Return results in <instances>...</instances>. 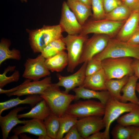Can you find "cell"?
<instances>
[{
    "mask_svg": "<svg viewBox=\"0 0 139 139\" xmlns=\"http://www.w3.org/2000/svg\"><path fill=\"white\" fill-rule=\"evenodd\" d=\"M127 42L132 45H139V29L138 28Z\"/></svg>",
    "mask_w": 139,
    "mask_h": 139,
    "instance_id": "obj_39",
    "label": "cell"
},
{
    "mask_svg": "<svg viewBox=\"0 0 139 139\" xmlns=\"http://www.w3.org/2000/svg\"><path fill=\"white\" fill-rule=\"evenodd\" d=\"M38 139H51V138L47 135H41L38 136Z\"/></svg>",
    "mask_w": 139,
    "mask_h": 139,
    "instance_id": "obj_45",
    "label": "cell"
},
{
    "mask_svg": "<svg viewBox=\"0 0 139 139\" xmlns=\"http://www.w3.org/2000/svg\"><path fill=\"white\" fill-rule=\"evenodd\" d=\"M127 57L139 59V45H132L116 38H110L105 49L93 58L101 61L107 58Z\"/></svg>",
    "mask_w": 139,
    "mask_h": 139,
    "instance_id": "obj_2",
    "label": "cell"
},
{
    "mask_svg": "<svg viewBox=\"0 0 139 139\" xmlns=\"http://www.w3.org/2000/svg\"><path fill=\"white\" fill-rule=\"evenodd\" d=\"M105 105L100 101L88 100L80 101L70 104L65 114L78 118L97 116H103Z\"/></svg>",
    "mask_w": 139,
    "mask_h": 139,
    "instance_id": "obj_8",
    "label": "cell"
},
{
    "mask_svg": "<svg viewBox=\"0 0 139 139\" xmlns=\"http://www.w3.org/2000/svg\"><path fill=\"white\" fill-rule=\"evenodd\" d=\"M123 2L132 11L139 10V0H125Z\"/></svg>",
    "mask_w": 139,
    "mask_h": 139,
    "instance_id": "obj_38",
    "label": "cell"
},
{
    "mask_svg": "<svg viewBox=\"0 0 139 139\" xmlns=\"http://www.w3.org/2000/svg\"><path fill=\"white\" fill-rule=\"evenodd\" d=\"M62 139H84L81 136L77 128L76 124L74 125L66 133Z\"/></svg>",
    "mask_w": 139,
    "mask_h": 139,
    "instance_id": "obj_37",
    "label": "cell"
},
{
    "mask_svg": "<svg viewBox=\"0 0 139 139\" xmlns=\"http://www.w3.org/2000/svg\"><path fill=\"white\" fill-rule=\"evenodd\" d=\"M101 117L91 116L80 118L77 120L76 125L81 136L86 138L92 134L105 127V125Z\"/></svg>",
    "mask_w": 139,
    "mask_h": 139,
    "instance_id": "obj_12",
    "label": "cell"
},
{
    "mask_svg": "<svg viewBox=\"0 0 139 139\" xmlns=\"http://www.w3.org/2000/svg\"><path fill=\"white\" fill-rule=\"evenodd\" d=\"M44 122L47 135L51 139H56L59 129V117L52 112Z\"/></svg>",
    "mask_w": 139,
    "mask_h": 139,
    "instance_id": "obj_27",
    "label": "cell"
},
{
    "mask_svg": "<svg viewBox=\"0 0 139 139\" xmlns=\"http://www.w3.org/2000/svg\"><path fill=\"white\" fill-rule=\"evenodd\" d=\"M138 78L134 75L130 76L128 81L123 88V94L120 100L127 103L129 101L136 105H139V99L137 97L135 91Z\"/></svg>",
    "mask_w": 139,
    "mask_h": 139,
    "instance_id": "obj_21",
    "label": "cell"
},
{
    "mask_svg": "<svg viewBox=\"0 0 139 139\" xmlns=\"http://www.w3.org/2000/svg\"><path fill=\"white\" fill-rule=\"evenodd\" d=\"M87 5L91 7L92 0H78Z\"/></svg>",
    "mask_w": 139,
    "mask_h": 139,
    "instance_id": "obj_43",
    "label": "cell"
},
{
    "mask_svg": "<svg viewBox=\"0 0 139 139\" xmlns=\"http://www.w3.org/2000/svg\"><path fill=\"white\" fill-rule=\"evenodd\" d=\"M27 30L29 34L30 45L34 53H41L50 42L63 37V31L59 24L44 25L40 29Z\"/></svg>",
    "mask_w": 139,
    "mask_h": 139,
    "instance_id": "obj_3",
    "label": "cell"
},
{
    "mask_svg": "<svg viewBox=\"0 0 139 139\" xmlns=\"http://www.w3.org/2000/svg\"><path fill=\"white\" fill-rule=\"evenodd\" d=\"M130 139H139V126H135Z\"/></svg>",
    "mask_w": 139,
    "mask_h": 139,
    "instance_id": "obj_42",
    "label": "cell"
},
{
    "mask_svg": "<svg viewBox=\"0 0 139 139\" xmlns=\"http://www.w3.org/2000/svg\"><path fill=\"white\" fill-rule=\"evenodd\" d=\"M123 2L125 0H121Z\"/></svg>",
    "mask_w": 139,
    "mask_h": 139,
    "instance_id": "obj_48",
    "label": "cell"
},
{
    "mask_svg": "<svg viewBox=\"0 0 139 139\" xmlns=\"http://www.w3.org/2000/svg\"><path fill=\"white\" fill-rule=\"evenodd\" d=\"M19 135L21 139H32L27 136L25 134H23V133H21Z\"/></svg>",
    "mask_w": 139,
    "mask_h": 139,
    "instance_id": "obj_44",
    "label": "cell"
},
{
    "mask_svg": "<svg viewBox=\"0 0 139 139\" xmlns=\"http://www.w3.org/2000/svg\"><path fill=\"white\" fill-rule=\"evenodd\" d=\"M68 63L67 54L65 51L46 59L45 61L47 67L51 72H61L68 65Z\"/></svg>",
    "mask_w": 139,
    "mask_h": 139,
    "instance_id": "obj_24",
    "label": "cell"
},
{
    "mask_svg": "<svg viewBox=\"0 0 139 139\" xmlns=\"http://www.w3.org/2000/svg\"><path fill=\"white\" fill-rule=\"evenodd\" d=\"M43 99L40 95L38 94L28 95L24 99L21 100L19 97L11 99L6 101L0 103V115L4 110H8L21 104L29 105L33 107Z\"/></svg>",
    "mask_w": 139,
    "mask_h": 139,
    "instance_id": "obj_22",
    "label": "cell"
},
{
    "mask_svg": "<svg viewBox=\"0 0 139 139\" xmlns=\"http://www.w3.org/2000/svg\"><path fill=\"white\" fill-rule=\"evenodd\" d=\"M136 91L138 93L139 95V82L137 83L136 84Z\"/></svg>",
    "mask_w": 139,
    "mask_h": 139,
    "instance_id": "obj_46",
    "label": "cell"
},
{
    "mask_svg": "<svg viewBox=\"0 0 139 139\" xmlns=\"http://www.w3.org/2000/svg\"><path fill=\"white\" fill-rule=\"evenodd\" d=\"M11 43L8 40L3 39L0 43V64L5 60L8 59L17 60L20 59L21 56L20 51L13 49L10 50L9 47Z\"/></svg>",
    "mask_w": 139,
    "mask_h": 139,
    "instance_id": "obj_26",
    "label": "cell"
},
{
    "mask_svg": "<svg viewBox=\"0 0 139 139\" xmlns=\"http://www.w3.org/2000/svg\"><path fill=\"white\" fill-rule=\"evenodd\" d=\"M110 38L104 34H94L85 42L79 64L88 61L102 51L106 47Z\"/></svg>",
    "mask_w": 139,
    "mask_h": 139,
    "instance_id": "obj_9",
    "label": "cell"
},
{
    "mask_svg": "<svg viewBox=\"0 0 139 139\" xmlns=\"http://www.w3.org/2000/svg\"><path fill=\"white\" fill-rule=\"evenodd\" d=\"M102 68L101 61L92 58L88 61L85 70L86 76L91 75Z\"/></svg>",
    "mask_w": 139,
    "mask_h": 139,
    "instance_id": "obj_35",
    "label": "cell"
},
{
    "mask_svg": "<svg viewBox=\"0 0 139 139\" xmlns=\"http://www.w3.org/2000/svg\"><path fill=\"white\" fill-rule=\"evenodd\" d=\"M131 57L107 58L101 61L102 68L107 80L122 78L134 74Z\"/></svg>",
    "mask_w": 139,
    "mask_h": 139,
    "instance_id": "obj_4",
    "label": "cell"
},
{
    "mask_svg": "<svg viewBox=\"0 0 139 139\" xmlns=\"http://www.w3.org/2000/svg\"><path fill=\"white\" fill-rule=\"evenodd\" d=\"M103 119L105 125L104 131L107 139L110 138L109 130L112 123L123 114L131 111L138 105L131 102L124 103L111 97L105 105Z\"/></svg>",
    "mask_w": 139,
    "mask_h": 139,
    "instance_id": "obj_6",
    "label": "cell"
},
{
    "mask_svg": "<svg viewBox=\"0 0 139 139\" xmlns=\"http://www.w3.org/2000/svg\"><path fill=\"white\" fill-rule=\"evenodd\" d=\"M132 11L123 3L106 14L105 19L116 21H126L129 17Z\"/></svg>",
    "mask_w": 139,
    "mask_h": 139,
    "instance_id": "obj_29",
    "label": "cell"
},
{
    "mask_svg": "<svg viewBox=\"0 0 139 139\" xmlns=\"http://www.w3.org/2000/svg\"><path fill=\"white\" fill-rule=\"evenodd\" d=\"M135 126H124L117 124L113 128L111 134L113 139H130Z\"/></svg>",
    "mask_w": 139,
    "mask_h": 139,
    "instance_id": "obj_32",
    "label": "cell"
},
{
    "mask_svg": "<svg viewBox=\"0 0 139 139\" xmlns=\"http://www.w3.org/2000/svg\"><path fill=\"white\" fill-rule=\"evenodd\" d=\"M126 21H116L106 19L89 20L82 25L80 34L84 35L90 33L104 34L112 38L117 35Z\"/></svg>",
    "mask_w": 139,
    "mask_h": 139,
    "instance_id": "obj_7",
    "label": "cell"
},
{
    "mask_svg": "<svg viewBox=\"0 0 139 139\" xmlns=\"http://www.w3.org/2000/svg\"><path fill=\"white\" fill-rule=\"evenodd\" d=\"M103 6L106 14L122 4L121 0H103Z\"/></svg>",
    "mask_w": 139,
    "mask_h": 139,
    "instance_id": "obj_36",
    "label": "cell"
},
{
    "mask_svg": "<svg viewBox=\"0 0 139 139\" xmlns=\"http://www.w3.org/2000/svg\"><path fill=\"white\" fill-rule=\"evenodd\" d=\"M21 2H27V0H21Z\"/></svg>",
    "mask_w": 139,
    "mask_h": 139,
    "instance_id": "obj_47",
    "label": "cell"
},
{
    "mask_svg": "<svg viewBox=\"0 0 139 139\" xmlns=\"http://www.w3.org/2000/svg\"><path fill=\"white\" fill-rule=\"evenodd\" d=\"M27 107H16L11 110L5 116L0 115V125L2 131V139L8 137V134L12 129L18 124H25L27 120H20L18 118V113L24 110L27 109Z\"/></svg>",
    "mask_w": 139,
    "mask_h": 139,
    "instance_id": "obj_15",
    "label": "cell"
},
{
    "mask_svg": "<svg viewBox=\"0 0 139 139\" xmlns=\"http://www.w3.org/2000/svg\"><path fill=\"white\" fill-rule=\"evenodd\" d=\"M77 120V118L66 114L59 117V129L56 139H62L64 134L76 124Z\"/></svg>",
    "mask_w": 139,
    "mask_h": 139,
    "instance_id": "obj_31",
    "label": "cell"
},
{
    "mask_svg": "<svg viewBox=\"0 0 139 139\" xmlns=\"http://www.w3.org/2000/svg\"><path fill=\"white\" fill-rule=\"evenodd\" d=\"M66 2L69 7L82 26L86 21L88 18L92 15L91 7L78 0H66Z\"/></svg>",
    "mask_w": 139,
    "mask_h": 139,
    "instance_id": "obj_19",
    "label": "cell"
},
{
    "mask_svg": "<svg viewBox=\"0 0 139 139\" xmlns=\"http://www.w3.org/2000/svg\"><path fill=\"white\" fill-rule=\"evenodd\" d=\"M132 67L134 75L139 79V59L135 58L133 59Z\"/></svg>",
    "mask_w": 139,
    "mask_h": 139,
    "instance_id": "obj_40",
    "label": "cell"
},
{
    "mask_svg": "<svg viewBox=\"0 0 139 139\" xmlns=\"http://www.w3.org/2000/svg\"><path fill=\"white\" fill-rule=\"evenodd\" d=\"M27 79L20 85L16 90L8 93L6 95L8 97L12 95L20 97L25 95L40 94L51 84V77H46L41 80L33 81Z\"/></svg>",
    "mask_w": 139,
    "mask_h": 139,
    "instance_id": "obj_11",
    "label": "cell"
},
{
    "mask_svg": "<svg viewBox=\"0 0 139 139\" xmlns=\"http://www.w3.org/2000/svg\"><path fill=\"white\" fill-rule=\"evenodd\" d=\"M45 59L41 54L34 58H28L24 64L23 77L36 81L49 75L50 73L45 65Z\"/></svg>",
    "mask_w": 139,
    "mask_h": 139,
    "instance_id": "obj_10",
    "label": "cell"
},
{
    "mask_svg": "<svg viewBox=\"0 0 139 139\" xmlns=\"http://www.w3.org/2000/svg\"><path fill=\"white\" fill-rule=\"evenodd\" d=\"M12 132L14 134L10 139H18L20 134L28 133L39 136L41 135H47L44 120L37 119L28 120L23 126H18L14 128Z\"/></svg>",
    "mask_w": 139,
    "mask_h": 139,
    "instance_id": "obj_16",
    "label": "cell"
},
{
    "mask_svg": "<svg viewBox=\"0 0 139 139\" xmlns=\"http://www.w3.org/2000/svg\"><path fill=\"white\" fill-rule=\"evenodd\" d=\"M129 76H126L120 79L107 80L106 82V90L111 97L120 100L121 96V92L128 81Z\"/></svg>",
    "mask_w": 139,
    "mask_h": 139,
    "instance_id": "obj_25",
    "label": "cell"
},
{
    "mask_svg": "<svg viewBox=\"0 0 139 139\" xmlns=\"http://www.w3.org/2000/svg\"><path fill=\"white\" fill-rule=\"evenodd\" d=\"M40 95L46 101L52 112L59 117L65 114L75 97V95L61 91L56 83H52Z\"/></svg>",
    "mask_w": 139,
    "mask_h": 139,
    "instance_id": "obj_1",
    "label": "cell"
},
{
    "mask_svg": "<svg viewBox=\"0 0 139 139\" xmlns=\"http://www.w3.org/2000/svg\"><path fill=\"white\" fill-rule=\"evenodd\" d=\"M106 81L105 74L102 68L91 75L86 76L82 86L95 91L106 90Z\"/></svg>",
    "mask_w": 139,
    "mask_h": 139,
    "instance_id": "obj_20",
    "label": "cell"
},
{
    "mask_svg": "<svg viewBox=\"0 0 139 139\" xmlns=\"http://www.w3.org/2000/svg\"><path fill=\"white\" fill-rule=\"evenodd\" d=\"M59 25L63 31L65 32L68 34H79L82 30V26L80 24L65 1H63L62 3Z\"/></svg>",
    "mask_w": 139,
    "mask_h": 139,
    "instance_id": "obj_13",
    "label": "cell"
},
{
    "mask_svg": "<svg viewBox=\"0 0 139 139\" xmlns=\"http://www.w3.org/2000/svg\"><path fill=\"white\" fill-rule=\"evenodd\" d=\"M88 61L83 63L80 68L74 74L66 76L58 74L57 77L58 82L56 83L59 86L64 87V92L69 93L71 90L77 87L82 86L86 77L85 70Z\"/></svg>",
    "mask_w": 139,
    "mask_h": 139,
    "instance_id": "obj_14",
    "label": "cell"
},
{
    "mask_svg": "<svg viewBox=\"0 0 139 139\" xmlns=\"http://www.w3.org/2000/svg\"><path fill=\"white\" fill-rule=\"evenodd\" d=\"M62 38L52 41L43 49L41 54L45 59L53 57L66 49Z\"/></svg>",
    "mask_w": 139,
    "mask_h": 139,
    "instance_id": "obj_28",
    "label": "cell"
},
{
    "mask_svg": "<svg viewBox=\"0 0 139 139\" xmlns=\"http://www.w3.org/2000/svg\"><path fill=\"white\" fill-rule=\"evenodd\" d=\"M138 29H139V25L138 27Z\"/></svg>",
    "mask_w": 139,
    "mask_h": 139,
    "instance_id": "obj_49",
    "label": "cell"
},
{
    "mask_svg": "<svg viewBox=\"0 0 139 139\" xmlns=\"http://www.w3.org/2000/svg\"><path fill=\"white\" fill-rule=\"evenodd\" d=\"M86 139H107L104 132L99 131L88 137Z\"/></svg>",
    "mask_w": 139,
    "mask_h": 139,
    "instance_id": "obj_41",
    "label": "cell"
},
{
    "mask_svg": "<svg viewBox=\"0 0 139 139\" xmlns=\"http://www.w3.org/2000/svg\"><path fill=\"white\" fill-rule=\"evenodd\" d=\"M88 38L87 35L80 34H68L62 39L64 42L67 51L68 63L67 70L73 72L79 64L84 44Z\"/></svg>",
    "mask_w": 139,
    "mask_h": 139,
    "instance_id": "obj_5",
    "label": "cell"
},
{
    "mask_svg": "<svg viewBox=\"0 0 139 139\" xmlns=\"http://www.w3.org/2000/svg\"><path fill=\"white\" fill-rule=\"evenodd\" d=\"M52 111L47 103L43 99L34 107L28 112L18 115L19 119L28 118L44 120L51 113Z\"/></svg>",
    "mask_w": 139,
    "mask_h": 139,
    "instance_id": "obj_23",
    "label": "cell"
},
{
    "mask_svg": "<svg viewBox=\"0 0 139 139\" xmlns=\"http://www.w3.org/2000/svg\"><path fill=\"white\" fill-rule=\"evenodd\" d=\"M117 123L124 126H139V105L117 119Z\"/></svg>",
    "mask_w": 139,
    "mask_h": 139,
    "instance_id": "obj_30",
    "label": "cell"
},
{
    "mask_svg": "<svg viewBox=\"0 0 139 139\" xmlns=\"http://www.w3.org/2000/svg\"><path fill=\"white\" fill-rule=\"evenodd\" d=\"M91 8L94 19L101 20L105 19V12L103 0H92Z\"/></svg>",
    "mask_w": 139,
    "mask_h": 139,
    "instance_id": "obj_34",
    "label": "cell"
},
{
    "mask_svg": "<svg viewBox=\"0 0 139 139\" xmlns=\"http://www.w3.org/2000/svg\"><path fill=\"white\" fill-rule=\"evenodd\" d=\"M139 25V10L132 12L116 35V38L127 42L137 29Z\"/></svg>",
    "mask_w": 139,
    "mask_h": 139,
    "instance_id": "obj_17",
    "label": "cell"
},
{
    "mask_svg": "<svg viewBox=\"0 0 139 139\" xmlns=\"http://www.w3.org/2000/svg\"><path fill=\"white\" fill-rule=\"evenodd\" d=\"M75 94L74 100L77 101L80 98L88 99L95 98L98 99L105 105L111 97L107 90L95 91L86 88L83 86L76 88L72 90Z\"/></svg>",
    "mask_w": 139,
    "mask_h": 139,
    "instance_id": "obj_18",
    "label": "cell"
},
{
    "mask_svg": "<svg viewBox=\"0 0 139 139\" xmlns=\"http://www.w3.org/2000/svg\"><path fill=\"white\" fill-rule=\"evenodd\" d=\"M15 68V66H9L5 70L2 74H0V88L2 89L5 85L9 83L18 81L20 74L18 70H15L11 76H8L6 75V74L8 72L13 71Z\"/></svg>",
    "mask_w": 139,
    "mask_h": 139,
    "instance_id": "obj_33",
    "label": "cell"
}]
</instances>
